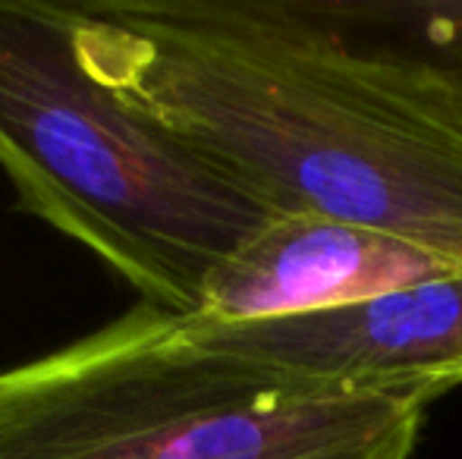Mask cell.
I'll use <instances>...</instances> for the list:
<instances>
[{"label": "cell", "mask_w": 462, "mask_h": 459, "mask_svg": "<svg viewBox=\"0 0 462 459\" xmlns=\"http://www.w3.org/2000/svg\"><path fill=\"white\" fill-rule=\"evenodd\" d=\"M79 63L280 215H324L462 271V79L311 0H73Z\"/></svg>", "instance_id": "6da1fadb"}, {"label": "cell", "mask_w": 462, "mask_h": 459, "mask_svg": "<svg viewBox=\"0 0 462 459\" xmlns=\"http://www.w3.org/2000/svg\"><path fill=\"white\" fill-rule=\"evenodd\" d=\"M425 399L286 403L135 302L0 372V459H412Z\"/></svg>", "instance_id": "3957f363"}, {"label": "cell", "mask_w": 462, "mask_h": 459, "mask_svg": "<svg viewBox=\"0 0 462 459\" xmlns=\"http://www.w3.org/2000/svg\"><path fill=\"white\" fill-rule=\"evenodd\" d=\"M186 325L286 403H434L462 384V274L296 318Z\"/></svg>", "instance_id": "277c9868"}, {"label": "cell", "mask_w": 462, "mask_h": 459, "mask_svg": "<svg viewBox=\"0 0 462 459\" xmlns=\"http://www.w3.org/2000/svg\"><path fill=\"white\" fill-rule=\"evenodd\" d=\"M462 274L402 239L324 215H286L211 274L192 318L255 325L340 308Z\"/></svg>", "instance_id": "5b68a950"}, {"label": "cell", "mask_w": 462, "mask_h": 459, "mask_svg": "<svg viewBox=\"0 0 462 459\" xmlns=\"http://www.w3.org/2000/svg\"><path fill=\"white\" fill-rule=\"evenodd\" d=\"M0 170L19 211L86 245L139 302L183 318L199 315L214 271L283 217L97 86L51 0H0Z\"/></svg>", "instance_id": "7a4b0ae2"}, {"label": "cell", "mask_w": 462, "mask_h": 459, "mask_svg": "<svg viewBox=\"0 0 462 459\" xmlns=\"http://www.w3.org/2000/svg\"><path fill=\"white\" fill-rule=\"evenodd\" d=\"M349 35L387 44L462 79V0H311Z\"/></svg>", "instance_id": "8992f818"}]
</instances>
